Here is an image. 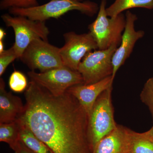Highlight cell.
I'll return each mask as SVG.
<instances>
[{
  "instance_id": "cell-1",
  "label": "cell",
  "mask_w": 153,
  "mask_h": 153,
  "mask_svg": "<svg viewBox=\"0 0 153 153\" xmlns=\"http://www.w3.org/2000/svg\"><path fill=\"white\" fill-rule=\"evenodd\" d=\"M19 118L52 153H92L88 134V115L66 91L60 96L31 80Z\"/></svg>"
},
{
  "instance_id": "cell-2",
  "label": "cell",
  "mask_w": 153,
  "mask_h": 153,
  "mask_svg": "<svg viewBox=\"0 0 153 153\" xmlns=\"http://www.w3.org/2000/svg\"><path fill=\"white\" fill-rule=\"evenodd\" d=\"M98 5L89 1L50 0L49 2L29 8H12L9 13L14 16L27 17L34 21L44 22L51 19H58L71 11H79L92 16L99 10Z\"/></svg>"
},
{
  "instance_id": "cell-3",
  "label": "cell",
  "mask_w": 153,
  "mask_h": 153,
  "mask_svg": "<svg viewBox=\"0 0 153 153\" xmlns=\"http://www.w3.org/2000/svg\"><path fill=\"white\" fill-rule=\"evenodd\" d=\"M112 87L99 96L88 116V134L92 149L99 141L116 128L111 101Z\"/></svg>"
},
{
  "instance_id": "cell-4",
  "label": "cell",
  "mask_w": 153,
  "mask_h": 153,
  "mask_svg": "<svg viewBox=\"0 0 153 153\" xmlns=\"http://www.w3.org/2000/svg\"><path fill=\"white\" fill-rule=\"evenodd\" d=\"M106 0H101L96 19L89 25V33L97 44L98 49L104 50L120 44L125 27L126 17L122 13L115 17L108 16Z\"/></svg>"
},
{
  "instance_id": "cell-5",
  "label": "cell",
  "mask_w": 153,
  "mask_h": 153,
  "mask_svg": "<svg viewBox=\"0 0 153 153\" xmlns=\"http://www.w3.org/2000/svg\"><path fill=\"white\" fill-rule=\"evenodd\" d=\"M1 18L7 27L14 30L15 41L13 46L19 59L33 40L41 38L48 41L50 32L45 22L34 21L22 16H12L10 14H4Z\"/></svg>"
},
{
  "instance_id": "cell-6",
  "label": "cell",
  "mask_w": 153,
  "mask_h": 153,
  "mask_svg": "<svg viewBox=\"0 0 153 153\" xmlns=\"http://www.w3.org/2000/svg\"><path fill=\"white\" fill-rule=\"evenodd\" d=\"M32 71L40 72L65 66L60 55V48L41 38L33 40L20 58Z\"/></svg>"
},
{
  "instance_id": "cell-7",
  "label": "cell",
  "mask_w": 153,
  "mask_h": 153,
  "mask_svg": "<svg viewBox=\"0 0 153 153\" xmlns=\"http://www.w3.org/2000/svg\"><path fill=\"white\" fill-rule=\"evenodd\" d=\"M118 46L114 44L108 49L94 50L85 55L78 68L83 84H92L112 76V57Z\"/></svg>"
},
{
  "instance_id": "cell-8",
  "label": "cell",
  "mask_w": 153,
  "mask_h": 153,
  "mask_svg": "<svg viewBox=\"0 0 153 153\" xmlns=\"http://www.w3.org/2000/svg\"><path fill=\"white\" fill-rule=\"evenodd\" d=\"M27 74L31 80L56 96L63 94L71 86L83 84V78L79 71L66 66L44 72L31 71Z\"/></svg>"
},
{
  "instance_id": "cell-9",
  "label": "cell",
  "mask_w": 153,
  "mask_h": 153,
  "mask_svg": "<svg viewBox=\"0 0 153 153\" xmlns=\"http://www.w3.org/2000/svg\"><path fill=\"white\" fill-rule=\"evenodd\" d=\"M65 44L60 48L64 66L78 71L80 62L88 52L98 49L97 44L89 33L77 34L73 32L64 33Z\"/></svg>"
},
{
  "instance_id": "cell-10",
  "label": "cell",
  "mask_w": 153,
  "mask_h": 153,
  "mask_svg": "<svg viewBox=\"0 0 153 153\" xmlns=\"http://www.w3.org/2000/svg\"><path fill=\"white\" fill-rule=\"evenodd\" d=\"M137 19L135 14L129 11L127 12L125 27L122 36L120 44L112 57L113 71L112 77L113 80L118 70L131 54L137 41L144 35V32L142 30L137 31L135 29V22Z\"/></svg>"
},
{
  "instance_id": "cell-11",
  "label": "cell",
  "mask_w": 153,
  "mask_h": 153,
  "mask_svg": "<svg viewBox=\"0 0 153 153\" xmlns=\"http://www.w3.org/2000/svg\"><path fill=\"white\" fill-rule=\"evenodd\" d=\"M113 81L112 76H110L92 84L74 85L68 88L67 91L77 100L88 116L99 96L112 87Z\"/></svg>"
},
{
  "instance_id": "cell-12",
  "label": "cell",
  "mask_w": 153,
  "mask_h": 153,
  "mask_svg": "<svg viewBox=\"0 0 153 153\" xmlns=\"http://www.w3.org/2000/svg\"><path fill=\"white\" fill-rule=\"evenodd\" d=\"M128 128L117 125L97 143L92 153H128Z\"/></svg>"
},
{
  "instance_id": "cell-13",
  "label": "cell",
  "mask_w": 153,
  "mask_h": 153,
  "mask_svg": "<svg viewBox=\"0 0 153 153\" xmlns=\"http://www.w3.org/2000/svg\"><path fill=\"white\" fill-rule=\"evenodd\" d=\"M25 108L21 98L8 92L5 83L0 78V123H9L20 117Z\"/></svg>"
},
{
  "instance_id": "cell-14",
  "label": "cell",
  "mask_w": 153,
  "mask_h": 153,
  "mask_svg": "<svg viewBox=\"0 0 153 153\" xmlns=\"http://www.w3.org/2000/svg\"><path fill=\"white\" fill-rule=\"evenodd\" d=\"M20 123V140L34 153H52L49 148L31 131L19 119Z\"/></svg>"
},
{
  "instance_id": "cell-15",
  "label": "cell",
  "mask_w": 153,
  "mask_h": 153,
  "mask_svg": "<svg viewBox=\"0 0 153 153\" xmlns=\"http://www.w3.org/2000/svg\"><path fill=\"white\" fill-rule=\"evenodd\" d=\"M137 7L153 9V0H115L106 11L108 16L115 17L126 10Z\"/></svg>"
},
{
  "instance_id": "cell-16",
  "label": "cell",
  "mask_w": 153,
  "mask_h": 153,
  "mask_svg": "<svg viewBox=\"0 0 153 153\" xmlns=\"http://www.w3.org/2000/svg\"><path fill=\"white\" fill-rule=\"evenodd\" d=\"M128 153H153V140L143 133L136 132L128 129Z\"/></svg>"
},
{
  "instance_id": "cell-17",
  "label": "cell",
  "mask_w": 153,
  "mask_h": 153,
  "mask_svg": "<svg viewBox=\"0 0 153 153\" xmlns=\"http://www.w3.org/2000/svg\"><path fill=\"white\" fill-rule=\"evenodd\" d=\"M20 123L18 119L9 123H0V141L13 150L20 141Z\"/></svg>"
},
{
  "instance_id": "cell-18",
  "label": "cell",
  "mask_w": 153,
  "mask_h": 153,
  "mask_svg": "<svg viewBox=\"0 0 153 153\" xmlns=\"http://www.w3.org/2000/svg\"><path fill=\"white\" fill-rule=\"evenodd\" d=\"M9 85L12 91L18 93L23 92L28 87L27 79L22 72L15 70L9 78Z\"/></svg>"
},
{
  "instance_id": "cell-19",
  "label": "cell",
  "mask_w": 153,
  "mask_h": 153,
  "mask_svg": "<svg viewBox=\"0 0 153 153\" xmlns=\"http://www.w3.org/2000/svg\"><path fill=\"white\" fill-rule=\"evenodd\" d=\"M39 5L37 0H1L0 9L9 10L12 8H29Z\"/></svg>"
},
{
  "instance_id": "cell-20",
  "label": "cell",
  "mask_w": 153,
  "mask_h": 153,
  "mask_svg": "<svg viewBox=\"0 0 153 153\" xmlns=\"http://www.w3.org/2000/svg\"><path fill=\"white\" fill-rule=\"evenodd\" d=\"M140 96L142 102L149 108L153 119V77L146 82Z\"/></svg>"
},
{
  "instance_id": "cell-21",
  "label": "cell",
  "mask_w": 153,
  "mask_h": 153,
  "mask_svg": "<svg viewBox=\"0 0 153 153\" xmlns=\"http://www.w3.org/2000/svg\"><path fill=\"white\" fill-rule=\"evenodd\" d=\"M16 59L19 58L13 46L0 53V76L3 75L8 66Z\"/></svg>"
},
{
  "instance_id": "cell-22",
  "label": "cell",
  "mask_w": 153,
  "mask_h": 153,
  "mask_svg": "<svg viewBox=\"0 0 153 153\" xmlns=\"http://www.w3.org/2000/svg\"><path fill=\"white\" fill-rule=\"evenodd\" d=\"M13 150L15 153H34L27 148L20 140Z\"/></svg>"
},
{
  "instance_id": "cell-23",
  "label": "cell",
  "mask_w": 153,
  "mask_h": 153,
  "mask_svg": "<svg viewBox=\"0 0 153 153\" xmlns=\"http://www.w3.org/2000/svg\"><path fill=\"white\" fill-rule=\"evenodd\" d=\"M146 137L153 140V126L148 131L143 133Z\"/></svg>"
},
{
  "instance_id": "cell-24",
  "label": "cell",
  "mask_w": 153,
  "mask_h": 153,
  "mask_svg": "<svg viewBox=\"0 0 153 153\" xmlns=\"http://www.w3.org/2000/svg\"><path fill=\"white\" fill-rule=\"evenodd\" d=\"M6 35V33L2 28L0 29V40H3Z\"/></svg>"
},
{
  "instance_id": "cell-25",
  "label": "cell",
  "mask_w": 153,
  "mask_h": 153,
  "mask_svg": "<svg viewBox=\"0 0 153 153\" xmlns=\"http://www.w3.org/2000/svg\"><path fill=\"white\" fill-rule=\"evenodd\" d=\"M4 51V45L3 40H0V53H1Z\"/></svg>"
},
{
  "instance_id": "cell-26",
  "label": "cell",
  "mask_w": 153,
  "mask_h": 153,
  "mask_svg": "<svg viewBox=\"0 0 153 153\" xmlns=\"http://www.w3.org/2000/svg\"><path fill=\"white\" fill-rule=\"evenodd\" d=\"M78 1H83V0H78Z\"/></svg>"
}]
</instances>
